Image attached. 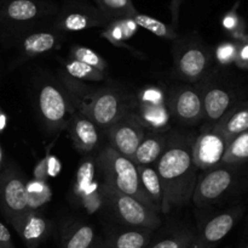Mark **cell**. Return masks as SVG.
Masks as SVG:
<instances>
[{"mask_svg": "<svg viewBox=\"0 0 248 248\" xmlns=\"http://www.w3.org/2000/svg\"><path fill=\"white\" fill-rule=\"evenodd\" d=\"M235 63L241 68H248V38H244L239 43Z\"/></svg>", "mask_w": 248, "mask_h": 248, "instance_id": "obj_36", "label": "cell"}, {"mask_svg": "<svg viewBox=\"0 0 248 248\" xmlns=\"http://www.w3.org/2000/svg\"><path fill=\"white\" fill-rule=\"evenodd\" d=\"M65 73L68 77L72 79L79 80V82H104L107 80V73L92 67V66L86 65L75 58H69V60L63 62Z\"/></svg>", "mask_w": 248, "mask_h": 248, "instance_id": "obj_28", "label": "cell"}, {"mask_svg": "<svg viewBox=\"0 0 248 248\" xmlns=\"http://www.w3.org/2000/svg\"><path fill=\"white\" fill-rule=\"evenodd\" d=\"M182 1L183 0H172L171 2V15L173 17V27L176 28V24L178 22V15H179V9L182 6Z\"/></svg>", "mask_w": 248, "mask_h": 248, "instance_id": "obj_39", "label": "cell"}, {"mask_svg": "<svg viewBox=\"0 0 248 248\" xmlns=\"http://www.w3.org/2000/svg\"><path fill=\"white\" fill-rule=\"evenodd\" d=\"M213 125L217 126L229 140L232 136L248 130V101L240 100L217 124Z\"/></svg>", "mask_w": 248, "mask_h": 248, "instance_id": "obj_23", "label": "cell"}, {"mask_svg": "<svg viewBox=\"0 0 248 248\" xmlns=\"http://www.w3.org/2000/svg\"><path fill=\"white\" fill-rule=\"evenodd\" d=\"M135 114L145 130L166 133L172 117L164 90L155 85L143 88L136 99Z\"/></svg>", "mask_w": 248, "mask_h": 248, "instance_id": "obj_7", "label": "cell"}, {"mask_svg": "<svg viewBox=\"0 0 248 248\" xmlns=\"http://www.w3.org/2000/svg\"><path fill=\"white\" fill-rule=\"evenodd\" d=\"M222 24L225 29L232 32V34H234V35H237V34H239L240 19L234 11L229 12V14H227L224 17H223Z\"/></svg>", "mask_w": 248, "mask_h": 248, "instance_id": "obj_37", "label": "cell"}, {"mask_svg": "<svg viewBox=\"0 0 248 248\" xmlns=\"http://www.w3.org/2000/svg\"><path fill=\"white\" fill-rule=\"evenodd\" d=\"M194 136L189 133L169 135L165 151L155 164L162 185V209L166 214L191 201L198 168L193 160Z\"/></svg>", "mask_w": 248, "mask_h": 248, "instance_id": "obj_1", "label": "cell"}, {"mask_svg": "<svg viewBox=\"0 0 248 248\" xmlns=\"http://www.w3.org/2000/svg\"><path fill=\"white\" fill-rule=\"evenodd\" d=\"M1 164H2V150H1V146H0V170H1Z\"/></svg>", "mask_w": 248, "mask_h": 248, "instance_id": "obj_42", "label": "cell"}, {"mask_svg": "<svg viewBox=\"0 0 248 248\" xmlns=\"http://www.w3.org/2000/svg\"><path fill=\"white\" fill-rule=\"evenodd\" d=\"M96 242V232L91 225L72 221L61 231V248H91Z\"/></svg>", "mask_w": 248, "mask_h": 248, "instance_id": "obj_22", "label": "cell"}, {"mask_svg": "<svg viewBox=\"0 0 248 248\" xmlns=\"http://www.w3.org/2000/svg\"><path fill=\"white\" fill-rule=\"evenodd\" d=\"M203 119L207 124H217L236 102H239L236 92L218 84L203 85Z\"/></svg>", "mask_w": 248, "mask_h": 248, "instance_id": "obj_16", "label": "cell"}, {"mask_svg": "<svg viewBox=\"0 0 248 248\" xmlns=\"http://www.w3.org/2000/svg\"><path fill=\"white\" fill-rule=\"evenodd\" d=\"M194 236H195V230L182 229L167 237L161 238L149 248H189L193 242Z\"/></svg>", "mask_w": 248, "mask_h": 248, "instance_id": "obj_32", "label": "cell"}, {"mask_svg": "<svg viewBox=\"0 0 248 248\" xmlns=\"http://www.w3.org/2000/svg\"><path fill=\"white\" fill-rule=\"evenodd\" d=\"M0 248H16L9 229L0 221Z\"/></svg>", "mask_w": 248, "mask_h": 248, "instance_id": "obj_38", "label": "cell"}, {"mask_svg": "<svg viewBox=\"0 0 248 248\" xmlns=\"http://www.w3.org/2000/svg\"><path fill=\"white\" fill-rule=\"evenodd\" d=\"M12 226L27 248H39L51 232V221L38 211H28Z\"/></svg>", "mask_w": 248, "mask_h": 248, "instance_id": "obj_17", "label": "cell"}, {"mask_svg": "<svg viewBox=\"0 0 248 248\" xmlns=\"http://www.w3.org/2000/svg\"><path fill=\"white\" fill-rule=\"evenodd\" d=\"M227 248H229V247H227Z\"/></svg>", "mask_w": 248, "mask_h": 248, "instance_id": "obj_44", "label": "cell"}, {"mask_svg": "<svg viewBox=\"0 0 248 248\" xmlns=\"http://www.w3.org/2000/svg\"><path fill=\"white\" fill-rule=\"evenodd\" d=\"M27 202L29 211H39L50 201L52 192L47 181L39 179H33L26 184Z\"/></svg>", "mask_w": 248, "mask_h": 248, "instance_id": "obj_30", "label": "cell"}, {"mask_svg": "<svg viewBox=\"0 0 248 248\" xmlns=\"http://www.w3.org/2000/svg\"><path fill=\"white\" fill-rule=\"evenodd\" d=\"M96 160L99 177L104 186L135 197L143 204L156 212L154 204L140 185L137 165L131 158L119 153L110 145H106L96 156Z\"/></svg>", "mask_w": 248, "mask_h": 248, "instance_id": "obj_3", "label": "cell"}, {"mask_svg": "<svg viewBox=\"0 0 248 248\" xmlns=\"http://www.w3.org/2000/svg\"><path fill=\"white\" fill-rule=\"evenodd\" d=\"M36 108L46 128L53 131L67 128L77 112L63 87L52 83H44L38 89Z\"/></svg>", "mask_w": 248, "mask_h": 248, "instance_id": "obj_4", "label": "cell"}, {"mask_svg": "<svg viewBox=\"0 0 248 248\" xmlns=\"http://www.w3.org/2000/svg\"><path fill=\"white\" fill-rule=\"evenodd\" d=\"M234 168L230 165H218L198 175L191 197L194 204L203 208L216 203L228 194L236 180V172Z\"/></svg>", "mask_w": 248, "mask_h": 248, "instance_id": "obj_9", "label": "cell"}, {"mask_svg": "<svg viewBox=\"0 0 248 248\" xmlns=\"http://www.w3.org/2000/svg\"><path fill=\"white\" fill-rule=\"evenodd\" d=\"M103 191L106 195L107 207L115 216L116 220L123 224L124 226L155 230L161 225L159 213L150 209L149 207L143 204L135 197L114 191L104 185Z\"/></svg>", "mask_w": 248, "mask_h": 248, "instance_id": "obj_5", "label": "cell"}, {"mask_svg": "<svg viewBox=\"0 0 248 248\" xmlns=\"http://www.w3.org/2000/svg\"><path fill=\"white\" fill-rule=\"evenodd\" d=\"M110 21L98 7L85 4H70L58 15L55 27L63 32H80L94 27H106Z\"/></svg>", "mask_w": 248, "mask_h": 248, "instance_id": "obj_15", "label": "cell"}, {"mask_svg": "<svg viewBox=\"0 0 248 248\" xmlns=\"http://www.w3.org/2000/svg\"><path fill=\"white\" fill-rule=\"evenodd\" d=\"M244 212V207H232L199 224L189 248H216L239 223Z\"/></svg>", "mask_w": 248, "mask_h": 248, "instance_id": "obj_12", "label": "cell"}, {"mask_svg": "<svg viewBox=\"0 0 248 248\" xmlns=\"http://www.w3.org/2000/svg\"><path fill=\"white\" fill-rule=\"evenodd\" d=\"M212 66L210 50L195 39L179 41L174 50V67L179 78L198 83L208 74Z\"/></svg>", "mask_w": 248, "mask_h": 248, "instance_id": "obj_8", "label": "cell"}, {"mask_svg": "<svg viewBox=\"0 0 248 248\" xmlns=\"http://www.w3.org/2000/svg\"><path fill=\"white\" fill-rule=\"evenodd\" d=\"M237 49H239V43L227 41V43L219 44L218 48L216 49V58L220 65H230V63L235 62Z\"/></svg>", "mask_w": 248, "mask_h": 248, "instance_id": "obj_35", "label": "cell"}, {"mask_svg": "<svg viewBox=\"0 0 248 248\" xmlns=\"http://www.w3.org/2000/svg\"><path fill=\"white\" fill-rule=\"evenodd\" d=\"M6 122H7L6 114L0 109V133H1V131L5 129V126H6Z\"/></svg>", "mask_w": 248, "mask_h": 248, "instance_id": "obj_40", "label": "cell"}, {"mask_svg": "<svg viewBox=\"0 0 248 248\" xmlns=\"http://www.w3.org/2000/svg\"><path fill=\"white\" fill-rule=\"evenodd\" d=\"M138 29V24L136 23L132 17H125V18L113 19L106 26L101 35L109 41L111 45L118 48H125L131 53H136L135 49H131L127 45L126 40L133 36Z\"/></svg>", "mask_w": 248, "mask_h": 248, "instance_id": "obj_24", "label": "cell"}, {"mask_svg": "<svg viewBox=\"0 0 248 248\" xmlns=\"http://www.w3.org/2000/svg\"><path fill=\"white\" fill-rule=\"evenodd\" d=\"M153 233L152 229L123 226L109 230L103 243L107 248H147Z\"/></svg>", "mask_w": 248, "mask_h": 248, "instance_id": "obj_19", "label": "cell"}, {"mask_svg": "<svg viewBox=\"0 0 248 248\" xmlns=\"http://www.w3.org/2000/svg\"><path fill=\"white\" fill-rule=\"evenodd\" d=\"M67 129L73 143L80 152L90 153L99 145V126L79 112H75Z\"/></svg>", "mask_w": 248, "mask_h": 248, "instance_id": "obj_18", "label": "cell"}, {"mask_svg": "<svg viewBox=\"0 0 248 248\" xmlns=\"http://www.w3.org/2000/svg\"><path fill=\"white\" fill-rule=\"evenodd\" d=\"M229 139L216 125L206 124L193 142V160L198 170L212 169L222 165Z\"/></svg>", "mask_w": 248, "mask_h": 248, "instance_id": "obj_11", "label": "cell"}, {"mask_svg": "<svg viewBox=\"0 0 248 248\" xmlns=\"http://www.w3.org/2000/svg\"><path fill=\"white\" fill-rule=\"evenodd\" d=\"M70 56H72V58L81 61V62L92 66V67L97 68V70L102 71V72L107 73V71H108L107 61L99 53L91 50L90 48H86V46L73 45L70 48Z\"/></svg>", "mask_w": 248, "mask_h": 248, "instance_id": "obj_33", "label": "cell"}, {"mask_svg": "<svg viewBox=\"0 0 248 248\" xmlns=\"http://www.w3.org/2000/svg\"><path fill=\"white\" fill-rule=\"evenodd\" d=\"M137 169L143 190L160 214L162 209V185L156 169L153 165H137Z\"/></svg>", "mask_w": 248, "mask_h": 248, "instance_id": "obj_26", "label": "cell"}, {"mask_svg": "<svg viewBox=\"0 0 248 248\" xmlns=\"http://www.w3.org/2000/svg\"><path fill=\"white\" fill-rule=\"evenodd\" d=\"M245 248H248V241H247V243H246V245H245Z\"/></svg>", "mask_w": 248, "mask_h": 248, "instance_id": "obj_43", "label": "cell"}, {"mask_svg": "<svg viewBox=\"0 0 248 248\" xmlns=\"http://www.w3.org/2000/svg\"><path fill=\"white\" fill-rule=\"evenodd\" d=\"M246 162H248V130L230 139L223 157L222 165L236 167Z\"/></svg>", "mask_w": 248, "mask_h": 248, "instance_id": "obj_27", "label": "cell"}, {"mask_svg": "<svg viewBox=\"0 0 248 248\" xmlns=\"http://www.w3.org/2000/svg\"><path fill=\"white\" fill-rule=\"evenodd\" d=\"M52 10L50 4L41 0H11L5 6V16L12 22H31L40 18Z\"/></svg>", "mask_w": 248, "mask_h": 248, "instance_id": "obj_21", "label": "cell"}, {"mask_svg": "<svg viewBox=\"0 0 248 248\" xmlns=\"http://www.w3.org/2000/svg\"><path fill=\"white\" fill-rule=\"evenodd\" d=\"M167 106L172 118L182 125H195L203 119L202 87L177 85L167 96Z\"/></svg>", "mask_w": 248, "mask_h": 248, "instance_id": "obj_10", "label": "cell"}, {"mask_svg": "<svg viewBox=\"0 0 248 248\" xmlns=\"http://www.w3.org/2000/svg\"><path fill=\"white\" fill-rule=\"evenodd\" d=\"M97 7L113 19L132 17L137 12L132 0H94Z\"/></svg>", "mask_w": 248, "mask_h": 248, "instance_id": "obj_31", "label": "cell"}, {"mask_svg": "<svg viewBox=\"0 0 248 248\" xmlns=\"http://www.w3.org/2000/svg\"><path fill=\"white\" fill-rule=\"evenodd\" d=\"M57 45V34L52 32H35L23 39L22 51L27 58H33L53 50Z\"/></svg>", "mask_w": 248, "mask_h": 248, "instance_id": "obj_25", "label": "cell"}, {"mask_svg": "<svg viewBox=\"0 0 248 248\" xmlns=\"http://www.w3.org/2000/svg\"><path fill=\"white\" fill-rule=\"evenodd\" d=\"M132 18L135 19L138 27L147 29V31H149L150 33L159 36V38L167 39V40H177L178 39L176 28L173 26H169V24L164 23L160 19H156L144 14H140L138 11L133 15Z\"/></svg>", "mask_w": 248, "mask_h": 248, "instance_id": "obj_29", "label": "cell"}, {"mask_svg": "<svg viewBox=\"0 0 248 248\" xmlns=\"http://www.w3.org/2000/svg\"><path fill=\"white\" fill-rule=\"evenodd\" d=\"M91 248H107L106 246H104V243L103 242H94L93 245H92V247Z\"/></svg>", "mask_w": 248, "mask_h": 248, "instance_id": "obj_41", "label": "cell"}, {"mask_svg": "<svg viewBox=\"0 0 248 248\" xmlns=\"http://www.w3.org/2000/svg\"><path fill=\"white\" fill-rule=\"evenodd\" d=\"M62 83L75 111L86 116L102 129H108L124 116L135 111V100L118 89L94 88L68 75H63Z\"/></svg>", "mask_w": 248, "mask_h": 248, "instance_id": "obj_2", "label": "cell"}, {"mask_svg": "<svg viewBox=\"0 0 248 248\" xmlns=\"http://www.w3.org/2000/svg\"><path fill=\"white\" fill-rule=\"evenodd\" d=\"M61 167L62 165H61L60 159L51 153H47L34 167V179L47 181L50 177H56L60 174Z\"/></svg>", "mask_w": 248, "mask_h": 248, "instance_id": "obj_34", "label": "cell"}, {"mask_svg": "<svg viewBox=\"0 0 248 248\" xmlns=\"http://www.w3.org/2000/svg\"><path fill=\"white\" fill-rule=\"evenodd\" d=\"M106 130L109 139L108 145L131 159L147 133L144 126L138 121L135 111L124 116Z\"/></svg>", "mask_w": 248, "mask_h": 248, "instance_id": "obj_14", "label": "cell"}, {"mask_svg": "<svg viewBox=\"0 0 248 248\" xmlns=\"http://www.w3.org/2000/svg\"><path fill=\"white\" fill-rule=\"evenodd\" d=\"M23 177L14 167L5 170L0 177V207L11 224L29 211Z\"/></svg>", "mask_w": 248, "mask_h": 248, "instance_id": "obj_13", "label": "cell"}, {"mask_svg": "<svg viewBox=\"0 0 248 248\" xmlns=\"http://www.w3.org/2000/svg\"><path fill=\"white\" fill-rule=\"evenodd\" d=\"M169 135L160 131H148L138 145L132 160L136 165H153L155 167L157 159L167 145Z\"/></svg>", "mask_w": 248, "mask_h": 248, "instance_id": "obj_20", "label": "cell"}, {"mask_svg": "<svg viewBox=\"0 0 248 248\" xmlns=\"http://www.w3.org/2000/svg\"><path fill=\"white\" fill-rule=\"evenodd\" d=\"M73 194L82 208L90 214L97 213L107 206L96 157H86L80 163L75 174Z\"/></svg>", "mask_w": 248, "mask_h": 248, "instance_id": "obj_6", "label": "cell"}]
</instances>
